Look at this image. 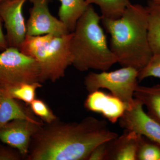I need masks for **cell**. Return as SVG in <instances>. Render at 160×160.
I'll return each instance as SVG.
<instances>
[{
    "label": "cell",
    "instance_id": "obj_6",
    "mask_svg": "<svg viewBox=\"0 0 160 160\" xmlns=\"http://www.w3.org/2000/svg\"><path fill=\"white\" fill-rule=\"evenodd\" d=\"M40 76L37 62L18 48L9 47L0 53V88L40 82Z\"/></svg>",
    "mask_w": 160,
    "mask_h": 160
},
{
    "label": "cell",
    "instance_id": "obj_10",
    "mask_svg": "<svg viewBox=\"0 0 160 160\" xmlns=\"http://www.w3.org/2000/svg\"><path fill=\"white\" fill-rule=\"evenodd\" d=\"M42 126L38 120H12L0 129V140L16 149L24 158L28 155L32 138Z\"/></svg>",
    "mask_w": 160,
    "mask_h": 160
},
{
    "label": "cell",
    "instance_id": "obj_20",
    "mask_svg": "<svg viewBox=\"0 0 160 160\" xmlns=\"http://www.w3.org/2000/svg\"><path fill=\"white\" fill-rule=\"evenodd\" d=\"M29 106L32 112L47 124H52L57 120L56 116L43 100L35 99Z\"/></svg>",
    "mask_w": 160,
    "mask_h": 160
},
{
    "label": "cell",
    "instance_id": "obj_9",
    "mask_svg": "<svg viewBox=\"0 0 160 160\" xmlns=\"http://www.w3.org/2000/svg\"><path fill=\"white\" fill-rule=\"evenodd\" d=\"M144 106L134 98L119 120L120 126L126 130L134 132L160 146V124L144 110Z\"/></svg>",
    "mask_w": 160,
    "mask_h": 160
},
{
    "label": "cell",
    "instance_id": "obj_4",
    "mask_svg": "<svg viewBox=\"0 0 160 160\" xmlns=\"http://www.w3.org/2000/svg\"><path fill=\"white\" fill-rule=\"evenodd\" d=\"M72 32L62 36L26 35L19 50L37 62L40 69V83L54 82L64 77L66 69L72 65Z\"/></svg>",
    "mask_w": 160,
    "mask_h": 160
},
{
    "label": "cell",
    "instance_id": "obj_26",
    "mask_svg": "<svg viewBox=\"0 0 160 160\" xmlns=\"http://www.w3.org/2000/svg\"><path fill=\"white\" fill-rule=\"evenodd\" d=\"M4 1V0H0V2H2V1Z\"/></svg>",
    "mask_w": 160,
    "mask_h": 160
},
{
    "label": "cell",
    "instance_id": "obj_8",
    "mask_svg": "<svg viewBox=\"0 0 160 160\" xmlns=\"http://www.w3.org/2000/svg\"><path fill=\"white\" fill-rule=\"evenodd\" d=\"M28 0H4L0 2V17L5 24L9 47L19 49L27 35L23 8Z\"/></svg>",
    "mask_w": 160,
    "mask_h": 160
},
{
    "label": "cell",
    "instance_id": "obj_15",
    "mask_svg": "<svg viewBox=\"0 0 160 160\" xmlns=\"http://www.w3.org/2000/svg\"><path fill=\"white\" fill-rule=\"evenodd\" d=\"M61 5L58 10L59 19L69 32H73L78 21L88 8L86 0H58Z\"/></svg>",
    "mask_w": 160,
    "mask_h": 160
},
{
    "label": "cell",
    "instance_id": "obj_1",
    "mask_svg": "<svg viewBox=\"0 0 160 160\" xmlns=\"http://www.w3.org/2000/svg\"><path fill=\"white\" fill-rule=\"evenodd\" d=\"M42 127L32 138L29 160H87L97 147L119 135L106 120L88 117L78 122Z\"/></svg>",
    "mask_w": 160,
    "mask_h": 160
},
{
    "label": "cell",
    "instance_id": "obj_7",
    "mask_svg": "<svg viewBox=\"0 0 160 160\" xmlns=\"http://www.w3.org/2000/svg\"><path fill=\"white\" fill-rule=\"evenodd\" d=\"M32 4L26 22L27 35L32 36L51 34L62 36L70 33L64 23L52 15L50 0H29Z\"/></svg>",
    "mask_w": 160,
    "mask_h": 160
},
{
    "label": "cell",
    "instance_id": "obj_12",
    "mask_svg": "<svg viewBox=\"0 0 160 160\" xmlns=\"http://www.w3.org/2000/svg\"><path fill=\"white\" fill-rule=\"evenodd\" d=\"M122 135L108 142V160H137L141 135L125 129Z\"/></svg>",
    "mask_w": 160,
    "mask_h": 160
},
{
    "label": "cell",
    "instance_id": "obj_13",
    "mask_svg": "<svg viewBox=\"0 0 160 160\" xmlns=\"http://www.w3.org/2000/svg\"><path fill=\"white\" fill-rule=\"evenodd\" d=\"M16 119L38 120L0 88V129L7 123Z\"/></svg>",
    "mask_w": 160,
    "mask_h": 160
},
{
    "label": "cell",
    "instance_id": "obj_24",
    "mask_svg": "<svg viewBox=\"0 0 160 160\" xmlns=\"http://www.w3.org/2000/svg\"><path fill=\"white\" fill-rule=\"evenodd\" d=\"M2 22V20L0 17V51L2 52L9 47L6 39V36L3 32Z\"/></svg>",
    "mask_w": 160,
    "mask_h": 160
},
{
    "label": "cell",
    "instance_id": "obj_3",
    "mask_svg": "<svg viewBox=\"0 0 160 160\" xmlns=\"http://www.w3.org/2000/svg\"><path fill=\"white\" fill-rule=\"evenodd\" d=\"M101 16L89 5L72 32V65L78 71H107L118 63L101 25Z\"/></svg>",
    "mask_w": 160,
    "mask_h": 160
},
{
    "label": "cell",
    "instance_id": "obj_17",
    "mask_svg": "<svg viewBox=\"0 0 160 160\" xmlns=\"http://www.w3.org/2000/svg\"><path fill=\"white\" fill-rule=\"evenodd\" d=\"M88 6L93 4L99 7L102 18H119L131 4L130 0H86Z\"/></svg>",
    "mask_w": 160,
    "mask_h": 160
},
{
    "label": "cell",
    "instance_id": "obj_18",
    "mask_svg": "<svg viewBox=\"0 0 160 160\" xmlns=\"http://www.w3.org/2000/svg\"><path fill=\"white\" fill-rule=\"evenodd\" d=\"M41 84L39 82L24 83L14 87L3 89L11 98L15 99L21 100L29 105L36 98L37 90L42 87Z\"/></svg>",
    "mask_w": 160,
    "mask_h": 160
},
{
    "label": "cell",
    "instance_id": "obj_22",
    "mask_svg": "<svg viewBox=\"0 0 160 160\" xmlns=\"http://www.w3.org/2000/svg\"><path fill=\"white\" fill-rule=\"evenodd\" d=\"M108 142L102 143L97 146L92 152L88 160H108Z\"/></svg>",
    "mask_w": 160,
    "mask_h": 160
},
{
    "label": "cell",
    "instance_id": "obj_16",
    "mask_svg": "<svg viewBox=\"0 0 160 160\" xmlns=\"http://www.w3.org/2000/svg\"><path fill=\"white\" fill-rule=\"evenodd\" d=\"M148 10L147 37L152 54H160V9L151 5Z\"/></svg>",
    "mask_w": 160,
    "mask_h": 160
},
{
    "label": "cell",
    "instance_id": "obj_2",
    "mask_svg": "<svg viewBox=\"0 0 160 160\" xmlns=\"http://www.w3.org/2000/svg\"><path fill=\"white\" fill-rule=\"evenodd\" d=\"M148 14L146 6L131 3L119 18H101L103 27L111 37L110 49L122 67L139 71L153 55L147 37Z\"/></svg>",
    "mask_w": 160,
    "mask_h": 160
},
{
    "label": "cell",
    "instance_id": "obj_14",
    "mask_svg": "<svg viewBox=\"0 0 160 160\" xmlns=\"http://www.w3.org/2000/svg\"><path fill=\"white\" fill-rule=\"evenodd\" d=\"M134 98L146 107L147 114L160 124V84L151 86L138 84L135 90Z\"/></svg>",
    "mask_w": 160,
    "mask_h": 160
},
{
    "label": "cell",
    "instance_id": "obj_21",
    "mask_svg": "<svg viewBox=\"0 0 160 160\" xmlns=\"http://www.w3.org/2000/svg\"><path fill=\"white\" fill-rule=\"evenodd\" d=\"M149 77L160 78V54L152 55L146 66L138 71V82Z\"/></svg>",
    "mask_w": 160,
    "mask_h": 160
},
{
    "label": "cell",
    "instance_id": "obj_25",
    "mask_svg": "<svg viewBox=\"0 0 160 160\" xmlns=\"http://www.w3.org/2000/svg\"><path fill=\"white\" fill-rule=\"evenodd\" d=\"M148 4L160 9V0H149Z\"/></svg>",
    "mask_w": 160,
    "mask_h": 160
},
{
    "label": "cell",
    "instance_id": "obj_19",
    "mask_svg": "<svg viewBox=\"0 0 160 160\" xmlns=\"http://www.w3.org/2000/svg\"><path fill=\"white\" fill-rule=\"evenodd\" d=\"M137 160H160V146L141 135Z\"/></svg>",
    "mask_w": 160,
    "mask_h": 160
},
{
    "label": "cell",
    "instance_id": "obj_5",
    "mask_svg": "<svg viewBox=\"0 0 160 160\" xmlns=\"http://www.w3.org/2000/svg\"><path fill=\"white\" fill-rule=\"evenodd\" d=\"M138 71L129 67L111 72H90L85 77L84 84L89 92L105 89L126 104L128 108L134 102V93L138 85Z\"/></svg>",
    "mask_w": 160,
    "mask_h": 160
},
{
    "label": "cell",
    "instance_id": "obj_23",
    "mask_svg": "<svg viewBox=\"0 0 160 160\" xmlns=\"http://www.w3.org/2000/svg\"><path fill=\"white\" fill-rule=\"evenodd\" d=\"M22 155L18 151L4 147H0V160H19L22 158Z\"/></svg>",
    "mask_w": 160,
    "mask_h": 160
},
{
    "label": "cell",
    "instance_id": "obj_11",
    "mask_svg": "<svg viewBox=\"0 0 160 160\" xmlns=\"http://www.w3.org/2000/svg\"><path fill=\"white\" fill-rule=\"evenodd\" d=\"M84 106L89 111L102 115L112 123L119 121L128 108L119 98L100 89L89 92Z\"/></svg>",
    "mask_w": 160,
    "mask_h": 160
}]
</instances>
